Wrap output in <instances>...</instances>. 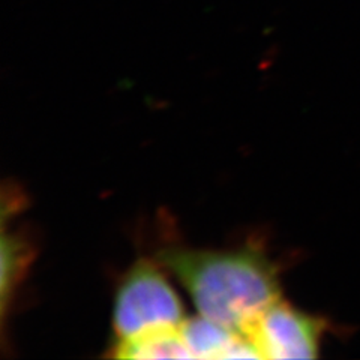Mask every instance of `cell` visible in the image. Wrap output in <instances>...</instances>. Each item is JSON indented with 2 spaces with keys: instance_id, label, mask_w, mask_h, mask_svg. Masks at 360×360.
I'll use <instances>...</instances> for the list:
<instances>
[{
  "instance_id": "6da1fadb",
  "label": "cell",
  "mask_w": 360,
  "mask_h": 360,
  "mask_svg": "<svg viewBox=\"0 0 360 360\" xmlns=\"http://www.w3.org/2000/svg\"><path fill=\"white\" fill-rule=\"evenodd\" d=\"M155 258L184 285L198 314L243 335L281 297L278 266L254 243L233 250L167 246Z\"/></svg>"
},
{
  "instance_id": "7a4b0ae2",
  "label": "cell",
  "mask_w": 360,
  "mask_h": 360,
  "mask_svg": "<svg viewBox=\"0 0 360 360\" xmlns=\"http://www.w3.org/2000/svg\"><path fill=\"white\" fill-rule=\"evenodd\" d=\"M164 270L156 258L143 257L120 278L112 302V344L177 329L186 320L182 300Z\"/></svg>"
},
{
  "instance_id": "3957f363",
  "label": "cell",
  "mask_w": 360,
  "mask_h": 360,
  "mask_svg": "<svg viewBox=\"0 0 360 360\" xmlns=\"http://www.w3.org/2000/svg\"><path fill=\"white\" fill-rule=\"evenodd\" d=\"M328 323L295 308L283 297L258 315L245 332L260 359L317 357Z\"/></svg>"
},
{
  "instance_id": "277c9868",
  "label": "cell",
  "mask_w": 360,
  "mask_h": 360,
  "mask_svg": "<svg viewBox=\"0 0 360 360\" xmlns=\"http://www.w3.org/2000/svg\"><path fill=\"white\" fill-rule=\"evenodd\" d=\"M191 359H260L248 336L198 314L180 326Z\"/></svg>"
},
{
  "instance_id": "5b68a950",
  "label": "cell",
  "mask_w": 360,
  "mask_h": 360,
  "mask_svg": "<svg viewBox=\"0 0 360 360\" xmlns=\"http://www.w3.org/2000/svg\"><path fill=\"white\" fill-rule=\"evenodd\" d=\"M110 356L117 359H191L180 328L111 344Z\"/></svg>"
},
{
  "instance_id": "8992f818",
  "label": "cell",
  "mask_w": 360,
  "mask_h": 360,
  "mask_svg": "<svg viewBox=\"0 0 360 360\" xmlns=\"http://www.w3.org/2000/svg\"><path fill=\"white\" fill-rule=\"evenodd\" d=\"M33 250L25 236L8 233L4 227L2 236V314L8 311V303L20 285L27 266L32 263Z\"/></svg>"
}]
</instances>
